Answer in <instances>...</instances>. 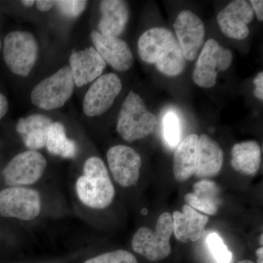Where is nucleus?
Masks as SVG:
<instances>
[{"label":"nucleus","mask_w":263,"mask_h":263,"mask_svg":"<svg viewBox=\"0 0 263 263\" xmlns=\"http://www.w3.org/2000/svg\"><path fill=\"white\" fill-rule=\"evenodd\" d=\"M138 53L143 62L155 64L164 75L177 76L184 70L186 59L177 39L168 29L155 27L142 34Z\"/></svg>","instance_id":"obj_1"},{"label":"nucleus","mask_w":263,"mask_h":263,"mask_svg":"<svg viewBox=\"0 0 263 263\" xmlns=\"http://www.w3.org/2000/svg\"><path fill=\"white\" fill-rule=\"evenodd\" d=\"M76 193L81 202L94 209H104L113 202L115 189L103 161L91 157L85 162L84 175L76 181Z\"/></svg>","instance_id":"obj_2"},{"label":"nucleus","mask_w":263,"mask_h":263,"mask_svg":"<svg viewBox=\"0 0 263 263\" xmlns=\"http://www.w3.org/2000/svg\"><path fill=\"white\" fill-rule=\"evenodd\" d=\"M157 125L155 114L147 109L143 99L130 91L122 104L117 132L124 141L133 142L149 136Z\"/></svg>","instance_id":"obj_3"},{"label":"nucleus","mask_w":263,"mask_h":263,"mask_svg":"<svg viewBox=\"0 0 263 263\" xmlns=\"http://www.w3.org/2000/svg\"><path fill=\"white\" fill-rule=\"evenodd\" d=\"M174 233L172 215L168 212L159 216L155 230L142 227L133 236V250L150 261H159L168 257L171 252L170 243Z\"/></svg>","instance_id":"obj_4"},{"label":"nucleus","mask_w":263,"mask_h":263,"mask_svg":"<svg viewBox=\"0 0 263 263\" xmlns=\"http://www.w3.org/2000/svg\"><path fill=\"white\" fill-rule=\"evenodd\" d=\"M74 86L70 67L66 66L38 83L31 93V100L43 110L60 108L72 97Z\"/></svg>","instance_id":"obj_5"},{"label":"nucleus","mask_w":263,"mask_h":263,"mask_svg":"<svg viewBox=\"0 0 263 263\" xmlns=\"http://www.w3.org/2000/svg\"><path fill=\"white\" fill-rule=\"evenodd\" d=\"M37 54V42L31 33L15 31L5 37L3 48L5 62L15 75L28 76L35 65Z\"/></svg>","instance_id":"obj_6"},{"label":"nucleus","mask_w":263,"mask_h":263,"mask_svg":"<svg viewBox=\"0 0 263 263\" xmlns=\"http://www.w3.org/2000/svg\"><path fill=\"white\" fill-rule=\"evenodd\" d=\"M233 62V53L221 47L214 39L204 45L193 72L194 82L200 87L212 88L216 83L218 72L226 71Z\"/></svg>","instance_id":"obj_7"},{"label":"nucleus","mask_w":263,"mask_h":263,"mask_svg":"<svg viewBox=\"0 0 263 263\" xmlns=\"http://www.w3.org/2000/svg\"><path fill=\"white\" fill-rule=\"evenodd\" d=\"M41 210V196L36 190L10 186L0 192V216L30 221L37 217Z\"/></svg>","instance_id":"obj_8"},{"label":"nucleus","mask_w":263,"mask_h":263,"mask_svg":"<svg viewBox=\"0 0 263 263\" xmlns=\"http://www.w3.org/2000/svg\"><path fill=\"white\" fill-rule=\"evenodd\" d=\"M47 166L44 156L37 151L18 154L3 171L5 182L10 186H23L37 182Z\"/></svg>","instance_id":"obj_9"},{"label":"nucleus","mask_w":263,"mask_h":263,"mask_svg":"<svg viewBox=\"0 0 263 263\" xmlns=\"http://www.w3.org/2000/svg\"><path fill=\"white\" fill-rule=\"evenodd\" d=\"M122 89L120 79L116 74L99 77L90 86L83 101V110L87 117H98L113 105Z\"/></svg>","instance_id":"obj_10"},{"label":"nucleus","mask_w":263,"mask_h":263,"mask_svg":"<svg viewBox=\"0 0 263 263\" xmlns=\"http://www.w3.org/2000/svg\"><path fill=\"white\" fill-rule=\"evenodd\" d=\"M109 167L114 180L123 187L136 184L140 176L142 160L138 152L130 147L118 145L107 153Z\"/></svg>","instance_id":"obj_11"},{"label":"nucleus","mask_w":263,"mask_h":263,"mask_svg":"<svg viewBox=\"0 0 263 263\" xmlns=\"http://www.w3.org/2000/svg\"><path fill=\"white\" fill-rule=\"evenodd\" d=\"M174 27L183 56L188 61H194L198 56L205 36L201 19L190 10H183L178 15Z\"/></svg>","instance_id":"obj_12"},{"label":"nucleus","mask_w":263,"mask_h":263,"mask_svg":"<svg viewBox=\"0 0 263 263\" xmlns=\"http://www.w3.org/2000/svg\"><path fill=\"white\" fill-rule=\"evenodd\" d=\"M253 18L254 10L250 3L245 0H235L219 12L217 22L227 37L240 41L248 37V24Z\"/></svg>","instance_id":"obj_13"},{"label":"nucleus","mask_w":263,"mask_h":263,"mask_svg":"<svg viewBox=\"0 0 263 263\" xmlns=\"http://www.w3.org/2000/svg\"><path fill=\"white\" fill-rule=\"evenodd\" d=\"M91 38L95 50L105 63L119 71H127L130 69L134 58L125 41L119 37L105 35L98 31L91 32Z\"/></svg>","instance_id":"obj_14"},{"label":"nucleus","mask_w":263,"mask_h":263,"mask_svg":"<svg viewBox=\"0 0 263 263\" xmlns=\"http://www.w3.org/2000/svg\"><path fill=\"white\" fill-rule=\"evenodd\" d=\"M106 63L93 47L74 52L70 57V69L74 84L81 87L101 76Z\"/></svg>","instance_id":"obj_15"},{"label":"nucleus","mask_w":263,"mask_h":263,"mask_svg":"<svg viewBox=\"0 0 263 263\" xmlns=\"http://www.w3.org/2000/svg\"><path fill=\"white\" fill-rule=\"evenodd\" d=\"M172 218L175 236L182 243L197 241L205 233L209 217L190 205H185L182 212H175Z\"/></svg>","instance_id":"obj_16"},{"label":"nucleus","mask_w":263,"mask_h":263,"mask_svg":"<svg viewBox=\"0 0 263 263\" xmlns=\"http://www.w3.org/2000/svg\"><path fill=\"white\" fill-rule=\"evenodd\" d=\"M199 136L191 134L179 143L174 157V174L179 182L195 174L198 165Z\"/></svg>","instance_id":"obj_17"},{"label":"nucleus","mask_w":263,"mask_h":263,"mask_svg":"<svg viewBox=\"0 0 263 263\" xmlns=\"http://www.w3.org/2000/svg\"><path fill=\"white\" fill-rule=\"evenodd\" d=\"M101 18L98 24L100 33L118 37L125 29L129 19L127 3L120 0H105L100 3Z\"/></svg>","instance_id":"obj_18"},{"label":"nucleus","mask_w":263,"mask_h":263,"mask_svg":"<svg viewBox=\"0 0 263 263\" xmlns=\"http://www.w3.org/2000/svg\"><path fill=\"white\" fill-rule=\"evenodd\" d=\"M51 119L41 114H33L19 119L16 130L24 144L30 150L36 151L46 146Z\"/></svg>","instance_id":"obj_19"},{"label":"nucleus","mask_w":263,"mask_h":263,"mask_svg":"<svg viewBox=\"0 0 263 263\" xmlns=\"http://www.w3.org/2000/svg\"><path fill=\"white\" fill-rule=\"evenodd\" d=\"M224 160L221 147L211 137H199L198 165L195 176L202 179L212 178L220 172Z\"/></svg>","instance_id":"obj_20"},{"label":"nucleus","mask_w":263,"mask_h":263,"mask_svg":"<svg viewBox=\"0 0 263 263\" xmlns=\"http://www.w3.org/2000/svg\"><path fill=\"white\" fill-rule=\"evenodd\" d=\"M184 200L195 210L215 215L220 205L219 189L214 181L201 180L194 184L193 193L186 194Z\"/></svg>","instance_id":"obj_21"},{"label":"nucleus","mask_w":263,"mask_h":263,"mask_svg":"<svg viewBox=\"0 0 263 263\" xmlns=\"http://www.w3.org/2000/svg\"><path fill=\"white\" fill-rule=\"evenodd\" d=\"M231 164L235 171L246 176H254L260 167L261 149L256 141L236 143L231 150Z\"/></svg>","instance_id":"obj_22"},{"label":"nucleus","mask_w":263,"mask_h":263,"mask_svg":"<svg viewBox=\"0 0 263 263\" xmlns=\"http://www.w3.org/2000/svg\"><path fill=\"white\" fill-rule=\"evenodd\" d=\"M46 146L51 155L60 156L65 159L73 158L77 152L75 142L67 138L65 127L59 122L52 123L48 130Z\"/></svg>","instance_id":"obj_23"},{"label":"nucleus","mask_w":263,"mask_h":263,"mask_svg":"<svg viewBox=\"0 0 263 263\" xmlns=\"http://www.w3.org/2000/svg\"><path fill=\"white\" fill-rule=\"evenodd\" d=\"M164 136L169 146H177L181 140V124L179 118L173 112L166 114L163 120Z\"/></svg>","instance_id":"obj_24"},{"label":"nucleus","mask_w":263,"mask_h":263,"mask_svg":"<svg viewBox=\"0 0 263 263\" xmlns=\"http://www.w3.org/2000/svg\"><path fill=\"white\" fill-rule=\"evenodd\" d=\"M208 247L218 263H230L233 254L228 250L222 239L216 233H212L206 238Z\"/></svg>","instance_id":"obj_25"},{"label":"nucleus","mask_w":263,"mask_h":263,"mask_svg":"<svg viewBox=\"0 0 263 263\" xmlns=\"http://www.w3.org/2000/svg\"><path fill=\"white\" fill-rule=\"evenodd\" d=\"M84 263H138L130 252L125 250H117L100 254L86 260Z\"/></svg>","instance_id":"obj_26"},{"label":"nucleus","mask_w":263,"mask_h":263,"mask_svg":"<svg viewBox=\"0 0 263 263\" xmlns=\"http://www.w3.org/2000/svg\"><path fill=\"white\" fill-rule=\"evenodd\" d=\"M56 5L62 14L70 18H76L86 9L87 1L60 0V1H57Z\"/></svg>","instance_id":"obj_27"},{"label":"nucleus","mask_w":263,"mask_h":263,"mask_svg":"<svg viewBox=\"0 0 263 263\" xmlns=\"http://www.w3.org/2000/svg\"><path fill=\"white\" fill-rule=\"evenodd\" d=\"M254 84L255 86L254 94L259 100H263V72H260L254 78Z\"/></svg>","instance_id":"obj_28"},{"label":"nucleus","mask_w":263,"mask_h":263,"mask_svg":"<svg viewBox=\"0 0 263 263\" xmlns=\"http://www.w3.org/2000/svg\"><path fill=\"white\" fill-rule=\"evenodd\" d=\"M252 9L255 12L259 21L263 20V1L262 0H252L250 1Z\"/></svg>","instance_id":"obj_29"},{"label":"nucleus","mask_w":263,"mask_h":263,"mask_svg":"<svg viewBox=\"0 0 263 263\" xmlns=\"http://www.w3.org/2000/svg\"><path fill=\"white\" fill-rule=\"evenodd\" d=\"M57 1H48V0H38L35 1L37 9L41 11L46 12L51 10L55 5Z\"/></svg>","instance_id":"obj_30"},{"label":"nucleus","mask_w":263,"mask_h":263,"mask_svg":"<svg viewBox=\"0 0 263 263\" xmlns=\"http://www.w3.org/2000/svg\"><path fill=\"white\" fill-rule=\"evenodd\" d=\"M8 110V103L5 95L0 93V119L5 117Z\"/></svg>","instance_id":"obj_31"},{"label":"nucleus","mask_w":263,"mask_h":263,"mask_svg":"<svg viewBox=\"0 0 263 263\" xmlns=\"http://www.w3.org/2000/svg\"><path fill=\"white\" fill-rule=\"evenodd\" d=\"M256 254L257 257V262L263 263V249L262 247L257 249L256 251Z\"/></svg>","instance_id":"obj_32"},{"label":"nucleus","mask_w":263,"mask_h":263,"mask_svg":"<svg viewBox=\"0 0 263 263\" xmlns=\"http://www.w3.org/2000/svg\"><path fill=\"white\" fill-rule=\"evenodd\" d=\"M22 4L26 7H31L35 3V1H33V0H24V1L22 2Z\"/></svg>","instance_id":"obj_33"},{"label":"nucleus","mask_w":263,"mask_h":263,"mask_svg":"<svg viewBox=\"0 0 263 263\" xmlns=\"http://www.w3.org/2000/svg\"><path fill=\"white\" fill-rule=\"evenodd\" d=\"M238 263H254V262H252V261L251 260H243L240 261V262Z\"/></svg>","instance_id":"obj_34"},{"label":"nucleus","mask_w":263,"mask_h":263,"mask_svg":"<svg viewBox=\"0 0 263 263\" xmlns=\"http://www.w3.org/2000/svg\"><path fill=\"white\" fill-rule=\"evenodd\" d=\"M259 245H262V234L259 237Z\"/></svg>","instance_id":"obj_35"},{"label":"nucleus","mask_w":263,"mask_h":263,"mask_svg":"<svg viewBox=\"0 0 263 263\" xmlns=\"http://www.w3.org/2000/svg\"><path fill=\"white\" fill-rule=\"evenodd\" d=\"M0 48H1V41H0Z\"/></svg>","instance_id":"obj_36"}]
</instances>
